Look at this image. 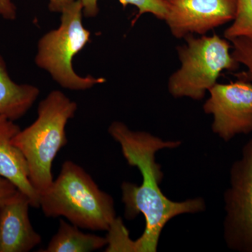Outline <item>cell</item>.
Returning <instances> with one entry per match:
<instances>
[{"label":"cell","mask_w":252,"mask_h":252,"mask_svg":"<svg viewBox=\"0 0 252 252\" xmlns=\"http://www.w3.org/2000/svg\"><path fill=\"white\" fill-rule=\"evenodd\" d=\"M108 132L120 144L128 165L137 167L142 176L140 186L126 182L122 185L126 218L133 220L141 214L146 221L143 234L135 241L129 238L124 252H156L167 222L183 214L204 211L206 208L205 200L197 198L173 201L164 195L159 187L163 173L156 162V154L162 149L177 148L181 141H164L149 132L130 130L124 123L118 121L109 126Z\"/></svg>","instance_id":"cell-1"},{"label":"cell","mask_w":252,"mask_h":252,"mask_svg":"<svg viewBox=\"0 0 252 252\" xmlns=\"http://www.w3.org/2000/svg\"><path fill=\"white\" fill-rule=\"evenodd\" d=\"M39 207L46 217H64L85 229L108 231L117 219L112 197L71 160L63 162L59 177L41 194Z\"/></svg>","instance_id":"cell-2"},{"label":"cell","mask_w":252,"mask_h":252,"mask_svg":"<svg viewBox=\"0 0 252 252\" xmlns=\"http://www.w3.org/2000/svg\"><path fill=\"white\" fill-rule=\"evenodd\" d=\"M77 110L74 101L61 91H51L38 106L34 122L12 139L26 158L30 180L39 195L54 182L53 162L67 144L66 126Z\"/></svg>","instance_id":"cell-3"},{"label":"cell","mask_w":252,"mask_h":252,"mask_svg":"<svg viewBox=\"0 0 252 252\" xmlns=\"http://www.w3.org/2000/svg\"><path fill=\"white\" fill-rule=\"evenodd\" d=\"M59 28L44 34L37 44L35 64L49 73L64 89L86 91L106 79L79 75L73 67V59L90 41L91 32L83 24L82 4L75 0L61 11Z\"/></svg>","instance_id":"cell-4"},{"label":"cell","mask_w":252,"mask_h":252,"mask_svg":"<svg viewBox=\"0 0 252 252\" xmlns=\"http://www.w3.org/2000/svg\"><path fill=\"white\" fill-rule=\"evenodd\" d=\"M187 44L177 46L181 67L169 78V93L175 98L201 100L217 84L223 71L234 72L240 64L232 56V44L215 34L184 38Z\"/></svg>","instance_id":"cell-5"},{"label":"cell","mask_w":252,"mask_h":252,"mask_svg":"<svg viewBox=\"0 0 252 252\" xmlns=\"http://www.w3.org/2000/svg\"><path fill=\"white\" fill-rule=\"evenodd\" d=\"M223 237L234 251L252 252V139L230 167L229 187L223 194Z\"/></svg>","instance_id":"cell-6"},{"label":"cell","mask_w":252,"mask_h":252,"mask_svg":"<svg viewBox=\"0 0 252 252\" xmlns=\"http://www.w3.org/2000/svg\"><path fill=\"white\" fill-rule=\"evenodd\" d=\"M203 105L205 114L213 117L212 130L224 142L235 136L252 132V84L238 77L229 84L217 83L209 90Z\"/></svg>","instance_id":"cell-7"},{"label":"cell","mask_w":252,"mask_h":252,"mask_svg":"<svg viewBox=\"0 0 252 252\" xmlns=\"http://www.w3.org/2000/svg\"><path fill=\"white\" fill-rule=\"evenodd\" d=\"M238 0H164V21L176 38L208 32L234 20Z\"/></svg>","instance_id":"cell-8"},{"label":"cell","mask_w":252,"mask_h":252,"mask_svg":"<svg viewBox=\"0 0 252 252\" xmlns=\"http://www.w3.org/2000/svg\"><path fill=\"white\" fill-rule=\"evenodd\" d=\"M29 198L18 190L0 207V252H28L41 243L31 224Z\"/></svg>","instance_id":"cell-9"},{"label":"cell","mask_w":252,"mask_h":252,"mask_svg":"<svg viewBox=\"0 0 252 252\" xmlns=\"http://www.w3.org/2000/svg\"><path fill=\"white\" fill-rule=\"evenodd\" d=\"M20 130L14 121L0 115V176L24 193L29 198L32 207H39L40 195L30 180L26 158L12 142Z\"/></svg>","instance_id":"cell-10"},{"label":"cell","mask_w":252,"mask_h":252,"mask_svg":"<svg viewBox=\"0 0 252 252\" xmlns=\"http://www.w3.org/2000/svg\"><path fill=\"white\" fill-rule=\"evenodd\" d=\"M39 94L36 86L13 81L0 55V115L17 120L29 111Z\"/></svg>","instance_id":"cell-11"},{"label":"cell","mask_w":252,"mask_h":252,"mask_svg":"<svg viewBox=\"0 0 252 252\" xmlns=\"http://www.w3.org/2000/svg\"><path fill=\"white\" fill-rule=\"evenodd\" d=\"M107 237L86 234L79 227L60 220L57 233L53 237L44 252H89L99 250L107 245Z\"/></svg>","instance_id":"cell-12"},{"label":"cell","mask_w":252,"mask_h":252,"mask_svg":"<svg viewBox=\"0 0 252 252\" xmlns=\"http://www.w3.org/2000/svg\"><path fill=\"white\" fill-rule=\"evenodd\" d=\"M83 6L84 16L94 18L99 13L98 0H79ZM121 4L126 7L132 5L138 9V14L135 20L144 14H153L160 20H164L165 16V6L164 0H119Z\"/></svg>","instance_id":"cell-13"},{"label":"cell","mask_w":252,"mask_h":252,"mask_svg":"<svg viewBox=\"0 0 252 252\" xmlns=\"http://www.w3.org/2000/svg\"><path fill=\"white\" fill-rule=\"evenodd\" d=\"M223 35L228 41L240 36H252V0H238L234 20Z\"/></svg>","instance_id":"cell-14"},{"label":"cell","mask_w":252,"mask_h":252,"mask_svg":"<svg viewBox=\"0 0 252 252\" xmlns=\"http://www.w3.org/2000/svg\"><path fill=\"white\" fill-rule=\"evenodd\" d=\"M232 44L231 54L239 64L248 69L247 72L239 73L237 77L252 81V36H240L230 41Z\"/></svg>","instance_id":"cell-15"},{"label":"cell","mask_w":252,"mask_h":252,"mask_svg":"<svg viewBox=\"0 0 252 252\" xmlns=\"http://www.w3.org/2000/svg\"><path fill=\"white\" fill-rule=\"evenodd\" d=\"M18 189L11 182L0 176V207L12 198Z\"/></svg>","instance_id":"cell-16"},{"label":"cell","mask_w":252,"mask_h":252,"mask_svg":"<svg viewBox=\"0 0 252 252\" xmlns=\"http://www.w3.org/2000/svg\"><path fill=\"white\" fill-rule=\"evenodd\" d=\"M0 16L14 21L17 17V9L12 0H0Z\"/></svg>","instance_id":"cell-17"},{"label":"cell","mask_w":252,"mask_h":252,"mask_svg":"<svg viewBox=\"0 0 252 252\" xmlns=\"http://www.w3.org/2000/svg\"><path fill=\"white\" fill-rule=\"evenodd\" d=\"M75 0H49V9L51 12L61 13L66 6Z\"/></svg>","instance_id":"cell-18"}]
</instances>
